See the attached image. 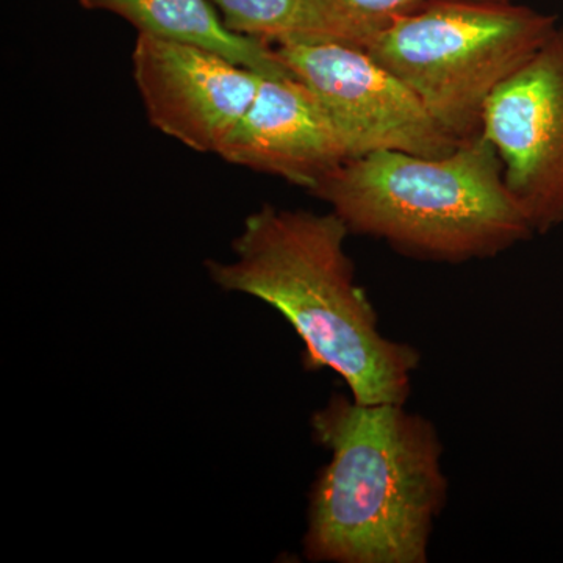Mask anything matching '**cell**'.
<instances>
[{"label": "cell", "mask_w": 563, "mask_h": 563, "mask_svg": "<svg viewBox=\"0 0 563 563\" xmlns=\"http://www.w3.org/2000/svg\"><path fill=\"white\" fill-rule=\"evenodd\" d=\"M218 155L310 192L350 161L317 96L292 74L262 77L254 102Z\"/></svg>", "instance_id": "8"}, {"label": "cell", "mask_w": 563, "mask_h": 563, "mask_svg": "<svg viewBox=\"0 0 563 563\" xmlns=\"http://www.w3.org/2000/svg\"><path fill=\"white\" fill-rule=\"evenodd\" d=\"M232 31L274 44L298 25L301 0H211Z\"/></svg>", "instance_id": "11"}, {"label": "cell", "mask_w": 563, "mask_h": 563, "mask_svg": "<svg viewBox=\"0 0 563 563\" xmlns=\"http://www.w3.org/2000/svg\"><path fill=\"white\" fill-rule=\"evenodd\" d=\"M273 46L292 76L317 96L350 161L376 151L443 157L461 146L415 92L365 49L301 38Z\"/></svg>", "instance_id": "5"}, {"label": "cell", "mask_w": 563, "mask_h": 563, "mask_svg": "<svg viewBox=\"0 0 563 563\" xmlns=\"http://www.w3.org/2000/svg\"><path fill=\"white\" fill-rule=\"evenodd\" d=\"M483 135L533 233L563 224V25L493 92Z\"/></svg>", "instance_id": "6"}, {"label": "cell", "mask_w": 563, "mask_h": 563, "mask_svg": "<svg viewBox=\"0 0 563 563\" xmlns=\"http://www.w3.org/2000/svg\"><path fill=\"white\" fill-rule=\"evenodd\" d=\"M428 2L429 0H301L298 25L284 40L333 41L365 49L396 21L420 10Z\"/></svg>", "instance_id": "10"}, {"label": "cell", "mask_w": 563, "mask_h": 563, "mask_svg": "<svg viewBox=\"0 0 563 563\" xmlns=\"http://www.w3.org/2000/svg\"><path fill=\"white\" fill-rule=\"evenodd\" d=\"M350 233L335 211L263 206L233 240L235 261H209L207 272L222 290L254 296L290 322L309 372H335L361 404H406L421 355L380 332L344 250Z\"/></svg>", "instance_id": "1"}, {"label": "cell", "mask_w": 563, "mask_h": 563, "mask_svg": "<svg viewBox=\"0 0 563 563\" xmlns=\"http://www.w3.org/2000/svg\"><path fill=\"white\" fill-rule=\"evenodd\" d=\"M558 18L512 2L429 0L365 51L459 143L483 133L496 88L542 49Z\"/></svg>", "instance_id": "4"}, {"label": "cell", "mask_w": 563, "mask_h": 563, "mask_svg": "<svg viewBox=\"0 0 563 563\" xmlns=\"http://www.w3.org/2000/svg\"><path fill=\"white\" fill-rule=\"evenodd\" d=\"M313 195L350 232L422 261L496 257L536 235L483 133L443 157L369 152L344 163Z\"/></svg>", "instance_id": "3"}, {"label": "cell", "mask_w": 563, "mask_h": 563, "mask_svg": "<svg viewBox=\"0 0 563 563\" xmlns=\"http://www.w3.org/2000/svg\"><path fill=\"white\" fill-rule=\"evenodd\" d=\"M331 453L310 495L303 554L312 562L426 563L448 499L435 426L406 404L333 393L312 417Z\"/></svg>", "instance_id": "2"}, {"label": "cell", "mask_w": 563, "mask_h": 563, "mask_svg": "<svg viewBox=\"0 0 563 563\" xmlns=\"http://www.w3.org/2000/svg\"><path fill=\"white\" fill-rule=\"evenodd\" d=\"M133 77L154 128L202 154H218L254 102L261 74L221 55L140 33Z\"/></svg>", "instance_id": "7"}, {"label": "cell", "mask_w": 563, "mask_h": 563, "mask_svg": "<svg viewBox=\"0 0 563 563\" xmlns=\"http://www.w3.org/2000/svg\"><path fill=\"white\" fill-rule=\"evenodd\" d=\"M485 2H512V0H485Z\"/></svg>", "instance_id": "12"}, {"label": "cell", "mask_w": 563, "mask_h": 563, "mask_svg": "<svg viewBox=\"0 0 563 563\" xmlns=\"http://www.w3.org/2000/svg\"><path fill=\"white\" fill-rule=\"evenodd\" d=\"M85 9L110 11L140 33L221 55L263 77L291 76L273 44L232 31L210 0H80Z\"/></svg>", "instance_id": "9"}]
</instances>
